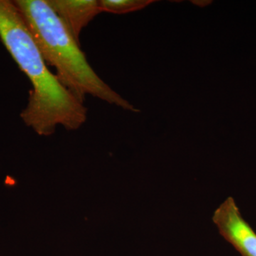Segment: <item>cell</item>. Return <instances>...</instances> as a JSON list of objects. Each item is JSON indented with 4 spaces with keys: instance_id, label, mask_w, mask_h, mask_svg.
<instances>
[{
    "instance_id": "3",
    "label": "cell",
    "mask_w": 256,
    "mask_h": 256,
    "mask_svg": "<svg viewBox=\"0 0 256 256\" xmlns=\"http://www.w3.org/2000/svg\"><path fill=\"white\" fill-rule=\"evenodd\" d=\"M220 235L242 256H256V233L242 214L235 200L228 197L212 217Z\"/></svg>"
},
{
    "instance_id": "4",
    "label": "cell",
    "mask_w": 256,
    "mask_h": 256,
    "mask_svg": "<svg viewBox=\"0 0 256 256\" xmlns=\"http://www.w3.org/2000/svg\"><path fill=\"white\" fill-rule=\"evenodd\" d=\"M47 2L79 44L82 28L102 12L96 0H47Z\"/></svg>"
},
{
    "instance_id": "2",
    "label": "cell",
    "mask_w": 256,
    "mask_h": 256,
    "mask_svg": "<svg viewBox=\"0 0 256 256\" xmlns=\"http://www.w3.org/2000/svg\"><path fill=\"white\" fill-rule=\"evenodd\" d=\"M30 28L46 64L55 68L57 78L80 102L87 96L140 112L111 88L88 62L80 44L74 38L47 0L13 1Z\"/></svg>"
},
{
    "instance_id": "1",
    "label": "cell",
    "mask_w": 256,
    "mask_h": 256,
    "mask_svg": "<svg viewBox=\"0 0 256 256\" xmlns=\"http://www.w3.org/2000/svg\"><path fill=\"white\" fill-rule=\"evenodd\" d=\"M0 40L32 84L28 104L20 116L42 136L58 126L75 130L86 122L88 109L47 66L24 18L14 2L0 0Z\"/></svg>"
},
{
    "instance_id": "5",
    "label": "cell",
    "mask_w": 256,
    "mask_h": 256,
    "mask_svg": "<svg viewBox=\"0 0 256 256\" xmlns=\"http://www.w3.org/2000/svg\"><path fill=\"white\" fill-rule=\"evenodd\" d=\"M156 1L153 0H99L102 12L124 14L146 8Z\"/></svg>"
}]
</instances>
